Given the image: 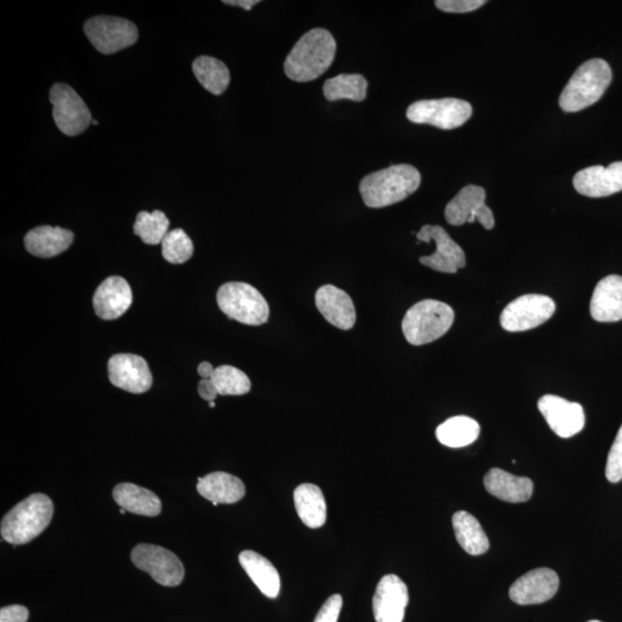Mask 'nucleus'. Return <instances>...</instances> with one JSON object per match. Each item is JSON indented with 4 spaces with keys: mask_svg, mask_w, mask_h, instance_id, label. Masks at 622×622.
Returning a JSON list of instances; mask_svg holds the SVG:
<instances>
[{
    "mask_svg": "<svg viewBox=\"0 0 622 622\" xmlns=\"http://www.w3.org/2000/svg\"><path fill=\"white\" fill-rule=\"evenodd\" d=\"M337 43L329 30H310L294 45L284 64L288 78L309 82L321 77L335 60Z\"/></svg>",
    "mask_w": 622,
    "mask_h": 622,
    "instance_id": "obj_1",
    "label": "nucleus"
},
{
    "mask_svg": "<svg viewBox=\"0 0 622 622\" xmlns=\"http://www.w3.org/2000/svg\"><path fill=\"white\" fill-rule=\"evenodd\" d=\"M421 180L413 165L398 164L364 177L359 189L364 204L379 209L406 200L419 189Z\"/></svg>",
    "mask_w": 622,
    "mask_h": 622,
    "instance_id": "obj_2",
    "label": "nucleus"
},
{
    "mask_svg": "<svg viewBox=\"0 0 622 622\" xmlns=\"http://www.w3.org/2000/svg\"><path fill=\"white\" fill-rule=\"evenodd\" d=\"M53 511L52 500L47 495L29 496L5 515L0 527L3 540L13 545L33 541L50 525Z\"/></svg>",
    "mask_w": 622,
    "mask_h": 622,
    "instance_id": "obj_3",
    "label": "nucleus"
},
{
    "mask_svg": "<svg viewBox=\"0 0 622 622\" xmlns=\"http://www.w3.org/2000/svg\"><path fill=\"white\" fill-rule=\"evenodd\" d=\"M611 81V67L605 60H588L576 70L561 93V110L573 113L589 108L601 100Z\"/></svg>",
    "mask_w": 622,
    "mask_h": 622,
    "instance_id": "obj_4",
    "label": "nucleus"
},
{
    "mask_svg": "<svg viewBox=\"0 0 622 622\" xmlns=\"http://www.w3.org/2000/svg\"><path fill=\"white\" fill-rule=\"evenodd\" d=\"M454 322V311L446 303L423 300L409 309L402 320V332L409 344L421 346L446 335Z\"/></svg>",
    "mask_w": 622,
    "mask_h": 622,
    "instance_id": "obj_5",
    "label": "nucleus"
},
{
    "mask_svg": "<svg viewBox=\"0 0 622 622\" xmlns=\"http://www.w3.org/2000/svg\"><path fill=\"white\" fill-rule=\"evenodd\" d=\"M218 307L232 320L246 325L267 323L268 302L255 287L246 283H227L217 292Z\"/></svg>",
    "mask_w": 622,
    "mask_h": 622,
    "instance_id": "obj_6",
    "label": "nucleus"
},
{
    "mask_svg": "<svg viewBox=\"0 0 622 622\" xmlns=\"http://www.w3.org/2000/svg\"><path fill=\"white\" fill-rule=\"evenodd\" d=\"M406 115L414 124L454 130L467 123L473 115V108L468 102L458 98H442L415 102L409 106Z\"/></svg>",
    "mask_w": 622,
    "mask_h": 622,
    "instance_id": "obj_7",
    "label": "nucleus"
},
{
    "mask_svg": "<svg viewBox=\"0 0 622 622\" xmlns=\"http://www.w3.org/2000/svg\"><path fill=\"white\" fill-rule=\"evenodd\" d=\"M85 33L94 48L103 55H113L132 47L139 39V30L132 21L100 15L89 19Z\"/></svg>",
    "mask_w": 622,
    "mask_h": 622,
    "instance_id": "obj_8",
    "label": "nucleus"
},
{
    "mask_svg": "<svg viewBox=\"0 0 622 622\" xmlns=\"http://www.w3.org/2000/svg\"><path fill=\"white\" fill-rule=\"evenodd\" d=\"M53 120L67 136H78L90 126L93 117L77 91L65 83H56L50 90Z\"/></svg>",
    "mask_w": 622,
    "mask_h": 622,
    "instance_id": "obj_9",
    "label": "nucleus"
},
{
    "mask_svg": "<svg viewBox=\"0 0 622 622\" xmlns=\"http://www.w3.org/2000/svg\"><path fill=\"white\" fill-rule=\"evenodd\" d=\"M556 303L542 294H526L513 300L500 315V325L508 332H523L548 322Z\"/></svg>",
    "mask_w": 622,
    "mask_h": 622,
    "instance_id": "obj_10",
    "label": "nucleus"
},
{
    "mask_svg": "<svg viewBox=\"0 0 622 622\" xmlns=\"http://www.w3.org/2000/svg\"><path fill=\"white\" fill-rule=\"evenodd\" d=\"M133 564L148 573L164 587H177L185 578V567L168 549L153 544L136 545L132 551Z\"/></svg>",
    "mask_w": 622,
    "mask_h": 622,
    "instance_id": "obj_11",
    "label": "nucleus"
},
{
    "mask_svg": "<svg viewBox=\"0 0 622 622\" xmlns=\"http://www.w3.org/2000/svg\"><path fill=\"white\" fill-rule=\"evenodd\" d=\"M487 193L483 187L469 185L462 188L445 209L446 222L452 226L479 222L485 230L495 227V217L485 204Z\"/></svg>",
    "mask_w": 622,
    "mask_h": 622,
    "instance_id": "obj_12",
    "label": "nucleus"
},
{
    "mask_svg": "<svg viewBox=\"0 0 622 622\" xmlns=\"http://www.w3.org/2000/svg\"><path fill=\"white\" fill-rule=\"evenodd\" d=\"M422 242L435 241L436 252L420 259L424 267L443 273H457L466 267L464 250L455 242L442 226L424 225L416 234Z\"/></svg>",
    "mask_w": 622,
    "mask_h": 622,
    "instance_id": "obj_13",
    "label": "nucleus"
},
{
    "mask_svg": "<svg viewBox=\"0 0 622 622\" xmlns=\"http://www.w3.org/2000/svg\"><path fill=\"white\" fill-rule=\"evenodd\" d=\"M538 409L551 430L561 438L578 435L586 423L583 408L578 402H571L552 394H546L538 400Z\"/></svg>",
    "mask_w": 622,
    "mask_h": 622,
    "instance_id": "obj_14",
    "label": "nucleus"
},
{
    "mask_svg": "<svg viewBox=\"0 0 622 622\" xmlns=\"http://www.w3.org/2000/svg\"><path fill=\"white\" fill-rule=\"evenodd\" d=\"M108 370L110 382L121 390L140 394L149 391L153 385L148 363L139 355H113Z\"/></svg>",
    "mask_w": 622,
    "mask_h": 622,
    "instance_id": "obj_15",
    "label": "nucleus"
},
{
    "mask_svg": "<svg viewBox=\"0 0 622 622\" xmlns=\"http://www.w3.org/2000/svg\"><path fill=\"white\" fill-rule=\"evenodd\" d=\"M558 589V574L550 568H537L512 584L510 598L519 605H537L550 601Z\"/></svg>",
    "mask_w": 622,
    "mask_h": 622,
    "instance_id": "obj_16",
    "label": "nucleus"
},
{
    "mask_svg": "<svg viewBox=\"0 0 622 622\" xmlns=\"http://www.w3.org/2000/svg\"><path fill=\"white\" fill-rule=\"evenodd\" d=\"M409 602L408 588L399 576L385 575L373 599L376 622H402Z\"/></svg>",
    "mask_w": 622,
    "mask_h": 622,
    "instance_id": "obj_17",
    "label": "nucleus"
},
{
    "mask_svg": "<svg viewBox=\"0 0 622 622\" xmlns=\"http://www.w3.org/2000/svg\"><path fill=\"white\" fill-rule=\"evenodd\" d=\"M576 192L583 196L606 197L622 191V162L612 163L608 168L596 165L579 171L573 179Z\"/></svg>",
    "mask_w": 622,
    "mask_h": 622,
    "instance_id": "obj_18",
    "label": "nucleus"
},
{
    "mask_svg": "<svg viewBox=\"0 0 622 622\" xmlns=\"http://www.w3.org/2000/svg\"><path fill=\"white\" fill-rule=\"evenodd\" d=\"M93 303L96 315L102 320H117L132 306V288L123 277H109L97 288Z\"/></svg>",
    "mask_w": 622,
    "mask_h": 622,
    "instance_id": "obj_19",
    "label": "nucleus"
},
{
    "mask_svg": "<svg viewBox=\"0 0 622 622\" xmlns=\"http://www.w3.org/2000/svg\"><path fill=\"white\" fill-rule=\"evenodd\" d=\"M316 307L325 320L340 330H351L356 322L353 300L340 288L324 285L316 292Z\"/></svg>",
    "mask_w": 622,
    "mask_h": 622,
    "instance_id": "obj_20",
    "label": "nucleus"
},
{
    "mask_svg": "<svg viewBox=\"0 0 622 622\" xmlns=\"http://www.w3.org/2000/svg\"><path fill=\"white\" fill-rule=\"evenodd\" d=\"M590 314L601 323L622 320V277L608 276L596 285L590 302Z\"/></svg>",
    "mask_w": 622,
    "mask_h": 622,
    "instance_id": "obj_21",
    "label": "nucleus"
},
{
    "mask_svg": "<svg viewBox=\"0 0 622 622\" xmlns=\"http://www.w3.org/2000/svg\"><path fill=\"white\" fill-rule=\"evenodd\" d=\"M484 487L493 497L507 503H525L532 498L534 483L528 477H519L500 468H492L484 477Z\"/></svg>",
    "mask_w": 622,
    "mask_h": 622,
    "instance_id": "obj_22",
    "label": "nucleus"
},
{
    "mask_svg": "<svg viewBox=\"0 0 622 622\" xmlns=\"http://www.w3.org/2000/svg\"><path fill=\"white\" fill-rule=\"evenodd\" d=\"M74 234L62 227L48 225L36 227L27 233L25 246L28 252L41 259H51L71 247Z\"/></svg>",
    "mask_w": 622,
    "mask_h": 622,
    "instance_id": "obj_23",
    "label": "nucleus"
},
{
    "mask_svg": "<svg viewBox=\"0 0 622 622\" xmlns=\"http://www.w3.org/2000/svg\"><path fill=\"white\" fill-rule=\"evenodd\" d=\"M197 492L217 506L218 504L238 503L245 497L246 487L237 476L216 472L199 479Z\"/></svg>",
    "mask_w": 622,
    "mask_h": 622,
    "instance_id": "obj_24",
    "label": "nucleus"
},
{
    "mask_svg": "<svg viewBox=\"0 0 622 622\" xmlns=\"http://www.w3.org/2000/svg\"><path fill=\"white\" fill-rule=\"evenodd\" d=\"M113 499L121 508L143 517H157L162 512L161 499L153 491L132 483L118 484Z\"/></svg>",
    "mask_w": 622,
    "mask_h": 622,
    "instance_id": "obj_25",
    "label": "nucleus"
},
{
    "mask_svg": "<svg viewBox=\"0 0 622 622\" xmlns=\"http://www.w3.org/2000/svg\"><path fill=\"white\" fill-rule=\"evenodd\" d=\"M239 563L263 595L269 598L278 597L280 576L276 567L267 558L254 551H242Z\"/></svg>",
    "mask_w": 622,
    "mask_h": 622,
    "instance_id": "obj_26",
    "label": "nucleus"
},
{
    "mask_svg": "<svg viewBox=\"0 0 622 622\" xmlns=\"http://www.w3.org/2000/svg\"><path fill=\"white\" fill-rule=\"evenodd\" d=\"M452 525L455 537L470 556H481L488 552L490 542L479 520L474 515L460 511L453 515Z\"/></svg>",
    "mask_w": 622,
    "mask_h": 622,
    "instance_id": "obj_27",
    "label": "nucleus"
},
{
    "mask_svg": "<svg viewBox=\"0 0 622 622\" xmlns=\"http://www.w3.org/2000/svg\"><path fill=\"white\" fill-rule=\"evenodd\" d=\"M294 504L299 518L309 528H321L326 521L323 492L315 484H301L294 491Z\"/></svg>",
    "mask_w": 622,
    "mask_h": 622,
    "instance_id": "obj_28",
    "label": "nucleus"
},
{
    "mask_svg": "<svg viewBox=\"0 0 622 622\" xmlns=\"http://www.w3.org/2000/svg\"><path fill=\"white\" fill-rule=\"evenodd\" d=\"M480 432V424L472 417L454 416L437 428L436 437L439 443L451 449H460L473 444Z\"/></svg>",
    "mask_w": 622,
    "mask_h": 622,
    "instance_id": "obj_29",
    "label": "nucleus"
},
{
    "mask_svg": "<svg viewBox=\"0 0 622 622\" xmlns=\"http://www.w3.org/2000/svg\"><path fill=\"white\" fill-rule=\"evenodd\" d=\"M193 72L197 81L212 95H222L230 86L229 68L216 58L202 56L193 63Z\"/></svg>",
    "mask_w": 622,
    "mask_h": 622,
    "instance_id": "obj_30",
    "label": "nucleus"
},
{
    "mask_svg": "<svg viewBox=\"0 0 622 622\" xmlns=\"http://www.w3.org/2000/svg\"><path fill=\"white\" fill-rule=\"evenodd\" d=\"M368 82L361 74H340L324 83L326 100L336 102L351 100L362 102L367 97Z\"/></svg>",
    "mask_w": 622,
    "mask_h": 622,
    "instance_id": "obj_31",
    "label": "nucleus"
},
{
    "mask_svg": "<svg viewBox=\"0 0 622 622\" xmlns=\"http://www.w3.org/2000/svg\"><path fill=\"white\" fill-rule=\"evenodd\" d=\"M170 229L169 218L164 212L156 210L154 212L141 211L133 230L144 244L156 246L162 244Z\"/></svg>",
    "mask_w": 622,
    "mask_h": 622,
    "instance_id": "obj_32",
    "label": "nucleus"
},
{
    "mask_svg": "<svg viewBox=\"0 0 622 622\" xmlns=\"http://www.w3.org/2000/svg\"><path fill=\"white\" fill-rule=\"evenodd\" d=\"M210 379L219 396H244L252 389V383L244 371L232 366L215 368Z\"/></svg>",
    "mask_w": 622,
    "mask_h": 622,
    "instance_id": "obj_33",
    "label": "nucleus"
},
{
    "mask_svg": "<svg viewBox=\"0 0 622 622\" xmlns=\"http://www.w3.org/2000/svg\"><path fill=\"white\" fill-rule=\"evenodd\" d=\"M162 254L171 264H184L194 254L193 241L184 230H172L162 242Z\"/></svg>",
    "mask_w": 622,
    "mask_h": 622,
    "instance_id": "obj_34",
    "label": "nucleus"
},
{
    "mask_svg": "<svg viewBox=\"0 0 622 622\" xmlns=\"http://www.w3.org/2000/svg\"><path fill=\"white\" fill-rule=\"evenodd\" d=\"M605 475L611 483H618L622 480V426L608 455Z\"/></svg>",
    "mask_w": 622,
    "mask_h": 622,
    "instance_id": "obj_35",
    "label": "nucleus"
},
{
    "mask_svg": "<svg viewBox=\"0 0 622 622\" xmlns=\"http://www.w3.org/2000/svg\"><path fill=\"white\" fill-rule=\"evenodd\" d=\"M437 9L446 13H469L487 4L485 0H437Z\"/></svg>",
    "mask_w": 622,
    "mask_h": 622,
    "instance_id": "obj_36",
    "label": "nucleus"
},
{
    "mask_svg": "<svg viewBox=\"0 0 622 622\" xmlns=\"http://www.w3.org/2000/svg\"><path fill=\"white\" fill-rule=\"evenodd\" d=\"M343 608V597L332 595L326 599L314 622H338L339 614Z\"/></svg>",
    "mask_w": 622,
    "mask_h": 622,
    "instance_id": "obj_37",
    "label": "nucleus"
},
{
    "mask_svg": "<svg viewBox=\"0 0 622 622\" xmlns=\"http://www.w3.org/2000/svg\"><path fill=\"white\" fill-rule=\"evenodd\" d=\"M29 612L25 606L11 605L0 610V622H27Z\"/></svg>",
    "mask_w": 622,
    "mask_h": 622,
    "instance_id": "obj_38",
    "label": "nucleus"
},
{
    "mask_svg": "<svg viewBox=\"0 0 622 622\" xmlns=\"http://www.w3.org/2000/svg\"><path fill=\"white\" fill-rule=\"evenodd\" d=\"M197 391H199V394L202 399L207 400L209 402L215 401L217 396H219L216 386L214 382L211 381L210 378L202 379V381L199 383V386H197Z\"/></svg>",
    "mask_w": 622,
    "mask_h": 622,
    "instance_id": "obj_39",
    "label": "nucleus"
},
{
    "mask_svg": "<svg viewBox=\"0 0 622 622\" xmlns=\"http://www.w3.org/2000/svg\"><path fill=\"white\" fill-rule=\"evenodd\" d=\"M223 3L230 6H238L241 7V9L250 11L255 5L260 3V0H224Z\"/></svg>",
    "mask_w": 622,
    "mask_h": 622,
    "instance_id": "obj_40",
    "label": "nucleus"
},
{
    "mask_svg": "<svg viewBox=\"0 0 622 622\" xmlns=\"http://www.w3.org/2000/svg\"><path fill=\"white\" fill-rule=\"evenodd\" d=\"M215 368L212 367V364L209 362H202L197 367V373L202 377V379L211 378L212 374H214Z\"/></svg>",
    "mask_w": 622,
    "mask_h": 622,
    "instance_id": "obj_41",
    "label": "nucleus"
},
{
    "mask_svg": "<svg viewBox=\"0 0 622 622\" xmlns=\"http://www.w3.org/2000/svg\"><path fill=\"white\" fill-rule=\"evenodd\" d=\"M209 406H210L211 408H215V407H216L215 401H211V402H209Z\"/></svg>",
    "mask_w": 622,
    "mask_h": 622,
    "instance_id": "obj_42",
    "label": "nucleus"
},
{
    "mask_svg": "<svg viewBox=\"0 0 622 622\" xmlns=\"http://www.w3.org/2000/svg\"><path fill=\"white\" fill-rule=\"evenodd\" d=\"M125 512H126L125 508H120V513L121 514H125Z\"/></svg>",
    "mask_w": 622,
    "mask_h": 622,
    "instance_id": "obj_43",
    "label": "nucleus"
},
{
    "mask_svg": "<svg viewBox=\"0 0 622 622\" xmlns=\"http://www.w3.org/2000/svg\"><path fill=\"white\" fill-rule=\"evenodd\" d=\"M93 124H94L95 126H97V125H98V121H96V120H95V121H93Z\"/></svg>",
    "mask_w": 622,
    "mask_h": 622,
    "instance_id": "obj_44",
    "label": "nucleus"
},
{
    "mask_svg": "<svg viewBox=\"0 0 622 622\" xmlns=\"http://www.w3.org/2000/svg\"><path fill=\"white\" fill-rule=\"evenodd\" d=\"M589 622H602V621H598V620H591Z\"/></svg>",
    "mask_w": 622,
    "mask_h": 622,
    "instance_id": "obj_45",
    "label": "nucleus"
}]
</instances>
